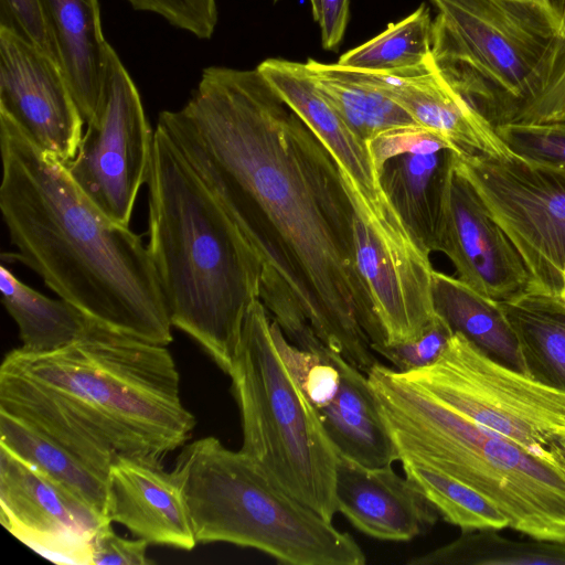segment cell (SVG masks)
I'll return each mask as SVG.
<instances>
[{
    "label": "cell",
    "mask_w": 565,
    "mask_h": 565,
    "mask_svg": "<svg viewBox=\"0 0 565 565\" xmlns=\"http://www.w3.org/2000/svg\"><path fill=\"white\" fill-rule=\"evenodd\" d=\"M339 173L353 211L358 269L385 344L413 340L438 316L430 253L414 238L384 189L370 194Z\"/></svg>",
    "instance_id": "obj_11"
},
{
    "label": "cell",
    "mask_w": 565,
    "mask_h": 565,
    "mask_svg": "<svg viewBox=\"0 0 565 565\" xmlns=\"http://www.w3.org/2000/svg\"><path fill=\"white\" fill-rule=\"evenodd\" d=\"M445 149L427 154H403L380 171L381 184L417 243L436 252L439 195L454 166L455 154Z\"/></svg>",
    "instance_id": "obj_22"
},
{
    "label": "cell",
    "mask_w": 565,
    "mask_h": 565,
    "mask_svg": "<svg viewBox=\"0 0 565 565\" xmlns=\"http://www.w3.org/2000/svg\"><path fill=\"white\" fill-rule=\"evenodd\" d=\"M402 374L456 412L541 457L552 458L550 443L565 436V392L493 360L459 332L434 364Z\"/></svg>",
    "instance_id": "obj_9"
},
{
    "label": "cell",
    "mask_w": 565,
    "mask_h": 565,
    "mask_svg": "<svg viewBox=\"0 0 565 565\" xmlns=\"http://www.w3.org/2000/svg\"><path fill=\"white\" fill-rule=\"evenodd\" d=\"M0 28L14 32L57 61L40 0H0Z\"/></svg>",
    "instance_id": "obj_38"
},
{
    "label": "cell",
    "mask_w": 565,
    "mask_h": 565,
    "mask_svg": "<svg viewBox=\"0 0 565 565\" xmlns=\"http://www.w3.org/2000/svg\"><path fill=\"white\" fill-rule=\"evenodd\" d=\"M106 516L149 544L183 551L198 544L182 491L162 465L115 459L107 475Z\"/></svg>",
    "instance_id": "obj_15"
},
{
    "label": "cell",
    "mask_w": 565,
    "mask_h": 565,
    "mask_svg": "<svg viewBox=\"0 0 565 565\" xmlns=\"http://www.w3.org/2000/svg\"><path fill=\"white\" fill-rule=\"evenodd\" d=\"M132 9L159 15L172 26L207 40L214 34L216 0H125Z\"/></svg>",
    "instance_id": "obj_34"
},
{
    "label": "cell",
    "mask_w": 565,
    "mask_h": 565,
    "mask_svg": "<svg viewBox=\"0 0 565 565\" xmlns=\"http://www.w3.org/2000/svg\"><path fill=\"white\" fill-rule=\"evenodd\" d=\"M0 445L106 516L107 477L21 419L0 411Z\"/></svg>",
    "instance_id": "obj_26"
},
{
    "label": "cell",
    "mask_w": 565,
    "mask_h": 565,
    "mask_svg": "<svg viewBox=\"0 0 565 565\" xmlns=\"http://www.w3.org/2000/svg\"><path fill=\"white\" fill-rule=\"evenodd\" d=\"M454 164L511 238L537 289L565 298V166L465 152Z\"/></svg>",
    "instance_id": "obj_10"
},
{
    "label": "cell",
    "mask_w": 565,
    "mask_h": 565,
    "mask_svg": "<svg viewBox=\"0 0 565 565\" xmlns=\"http://www.w3.org/2000/svg\"><path fill=\"white\" fill-rule=\"evenodd\" d=\"M552 4L561 12L563 10L564 0H550Z\"/></svg>",
    "instance_id": "obj_42"
},
{
    "label": "cell",
    "mask_w": 565,
    "mask_h": 565,
    "mask_svg": "<svg viewBox=\"0 0 565 565\" xmlns=\"http://www.w3.org/2000/svg\"><path fill=\"white\" fill-rule=\"evenodd\" d=\"M57 61L84 121L96 114L111 45L103 33L98 0H40Z\"/></svg>",
    "instance_id": "obj_20"
},
{
    "label": "cell",
    "mask_w": 565,
    "mask_h": 565,
    "mask_svg": "<svg viewBox=\"0 0 565 565\" xmlns=\"http://www.w3.org/2000/svg\"><path fill=\"white\" fill-rule=\"evenodd\" d=\"M405 477L448 523L461 531L500 530L508 518L487 498L458 480L413 461H402Z\"/></svg>",
    "instance_id": "obj_30"
},
{
    "label": "cell",
    "mask_w": 565,
    "mask_h": 565,
    "mask_svg": "<svg viewBox=\"0 0 565 565\" xmlns=\"http://www.w3.org/2000/svg\"><path fill=\"white\" fill-rule=\"evenodd\" d=\"M439 72L494 127L541 89L562 42L550 0H430Z\"/></svg>",
    "instance_id": "obj_7"
},
{
    "label": "cell",
    "mask_w": 565,
    "mask_h": 565,
    "mask_svg": "<svg viewBox=\"0 0 565 565\" xmlns=\"http://www.w3.org/2000/svg\"><path fill=\"white\" fill-rule=\"evenodd\" d=\"M270 327L275 344L306 397L316 409L326 405L334 396L340 381L334 352H309L289 342L273 318Z\"/></svg>",
    "instance_id": "obj_31"
},
{
    "label": "cell",
    "mask_w": 565,
    "mask_h": 565,
    "mask_svg": "<svg viewBox=\"0 0 565 565\" xmlns=\"http://www.w3.org/2000/svg\"><path fill=\"white\" fill-rule=\"evenodd\" d=\"M160 125L239 228L259 299L286 338L365 374L385 339L359 273L353 211L332 156L256 68L205 67Z\"/></svg>",
    "instance_id": "obj_1"
},
{
    "label": "cell",
    "mask_w": 565,
    "mask_h": 565,
    "mask_svg": "<svg viewBox=\"0 0 565 565\" xmlns=\"http://www.w3.org/2000/svg\"><path fill=\"white\" fill-rule=\"evenodd\" d=\"M436 312L454 332H459L493 360L525 373L519 342L500 303L458 277L434 270Z\"/></svg>",
    "instance_id": "obj_23"
},
{
    "label": "cell",
    "mask_w": 565,
    "mask_h": 565,
    "mask_svg": "<svg viewBox=\"0 0 565 565\" xmlns=\"http://www.w3.org/2000/svg\"><path fill=\"white\" fill-rule=\"evenodd\" d=\"M366 148L379 175L388 160L403 154H427L445 149L462 152L439 132L418 124L383 130L366 140Z\"/></svg>",
    "instance_id": "obj_32"
},
{
    "label": "cell",
    "mask_w": 565,
    "mask_h": 565,
    "mask_svg": "<svg viewBox=\"0 0 565 565\" xmlns=\"http://www.w3.org/2000/svg\"><path fill=\"white\" fill-rule=\"evenodd\" d=\"M499 303L518 339L525 374L565 392V298L534 290Z\"/></svg>",
    "instance_id": "obj_24"
},
{
    "label": "cell",
    "mask_w": 565,
    "mask_h": 565,
    "mask_svg": "<svg viewBox=\"0 0 565 565\" xmlns=\"http://www.w3.org/2000/svg\"><path fill=\"white\" fill-rule=\"evenodd\" d=\"M153 134L139 90L111 47L99 107L65 167L87 199L118 224L129 225L148 182Z\"/></svg>",
    "instance_id": "obj_12"
},
{
    "label": "cell",
    "mask_w": 565,
    "mask_h": 565,
    "mask_svg": "<svg viewBox=\"0 0 565 565\" xmlns=\"http://www.w3.org/2000/svg\"><path fill=\"white\" fill-rule=\"evenodd\" d=\"M360 72L418 125L439 132L462 152L493 157L513 153L495 128L445 78L435 61L412 75Z\"/></svg>",
    "instance_id": "obj_17"
},
{
    "label": "cell",
    "mask_w": 565,
    "mask_h": 565,
    "mask_svg": "<svg viewBox=\"0 0 565 565\" xmlns=\"http://www.w3.org/2000/svg\"><path fill=\"white\" fill-rule=\"evenodd\" d=\"M147 184V247L172 327L228 374L249 308L259 299L260 263L158 124Z\"/></svg>",
    "instance_id": "obj_4"
},
{
    "label": "cell",
    "mask_w": 565,
    "mask_h": 565,
    "mask_svg": "<svg viewBox=\"0 0 565 565\" xmlns=\"http://www.w3.org/2000/svg\"><path fill=\"white\" fill-rule=\"evenodd\" d=\"M305 64L324 97L363 141L390 128L417 124L362 72L313 58Z\"/></svg>",
    "instance_id": "obj_27"
},
{
    "label": "cell",
    "mask_w": 565,
    "mask_h": 565,
    "mask_svg": "<svg viewBox=\"0 0 565 565\" xmlns=\"http://www.w3.org/2000/svg\"><path fill=\"white\" fill-rule=\"evenodd\" d=\"M338 512L360 532L382 541L407 542L427 533L438 512L429 500L392 466L366 468L338 457Z\"/></svg>",
    "instance_id": "obj_16"
},
{
    "label": "cell",
    "mask_w": 565,
    "mask_h": 565,
    "mask_svg": "<svg viewBox=\"0 0 565 565\" xmlns=\"http://www.w3.org/2000/svg\"><path fill=\"white\" fill-rule=\"evenodd\" d=\"M409 565H565V542L513 541L495 530H470L452 542L414 556Z\"/></svg>",
    "instance_id": "obj_29"
},
{
    "label": "cell",
    "mask_w": 565,
    "mask_h": 565,
    "mask_svg": "<svg viewBox=\"0 0 565 565\" xmlns=\"http://www.w3.org/2000/svg\"><path fill=\"white\" fill-rule=\"evenodd\" d=\"M270 324L265 306L255 300L228 373L241 414V450L287 493L332 522L338 455L282 360Z\"/></svg>",
    "instance_id": "obj_8"
},
{
    "label": "cell",
    "mask_w": 565,
    "mask_h": 565,
    "mask_svg": "<svg viewBox=\"0 0 565 565\" xmlns=\"http://www.w3.org/2000/svg\"><path fill=\"white\" fill-rule=\"evenodd\" d=\"M0 114L64 164L76 154L85 122L58 62L0 28Z\"/></svg>",
    "instance_id": "obj_14"
},
{
    "label": "cell",
    "mask_w": 565,
    "mask_h": 565,
    "mask_svg": "<svg viewBox=\"0 0 565 565\" xmlns=\"http://www.w3.org/2000/svg\"><path fill=\"white\" fill-rule=\"evenodd\" d=\"M547 449L551 452L553 461L565 473V436L551 441Z\"/></svg>",
    "instance_id": "obj_41"
},
{
    "label": "cell",
    "mask_w": 565,
    "mask_h": 565,
    "mask_svg": "<svg viewBox=\"0 0 565 565\" xmlns=\"http://www.w3.org/2000/svg\"><path fill=\"white\" fill-rule=\"evenodd\" d=\"M2 303L15 321L22 348L29 352H50L85 335L96 320L78 307L60 298L51 299L0 267Z\"/></svg>",
    "instance_id": "obj_25"
},
{
    "label": "cell",
    "mask_w": 565,
    "mask_h": 565,
    "mask_svg": "<svg viewBox=\"0 0 565 565\" xmlns=\"http://www.w3.org/2000/svg\"><path fill=\"white\" fill-rule=\"evenodd\" d=\"M0 521L45 533L94 537L107 518L0 445Z\"/></svg>",
    "instance_id": "obj_19"
},
{
    "label": "cell",
    "mask_w": 565,
    "mask_h": 565,
    "mask_svg": "<svg viewBox=\"0 0 565 565\" xmlns=\"http://www.w3.org/2000/svg\"><path fill=\"white\" fill-rule=\"evenodd\" d=\"M509 124H565V39L541 89Z\"/></svg>",
    "instance_id": "obj_36"
},
{
    "label": "cell",
    "mask_w": 565,
    "mask_h": 565,
    "mask_svg": "<svg viewBox=\"0 0 565 565\" xmlns=\"http://www.w3.org/2000/svg\"><path fill=\"white\" fill-rule=\"evenodd\" d=\"M13 536L55 564L93 565V539L75 533H45L19 526L7 529Z\"/></svg>",
    "instance_id": "obj_37"
},
{
    "label": "cell",
    "mask_w": 565,
    "mask_h": 565,
    "mask_svg": "<svg viewBox=\"0 0 565 565\" xmlns=\"http://www.w3.org/2000/svg\"><path fill=\"white\" fill-rule=\"evenodd\" d=\"M436 252L450 259L462 282L498 302L539 290L515 245L455 164L439 195Z\"/></svg>",
    "instance_id": "obj_13"
},
{
    "label": "cell",
    "mask_w": 565,
    "mask_h": 565,
    "mask_svg": "<svg viewBox=\"0 0 565 565\" xmlns=\"http://www.w3.org/2000/svg\"><path fill=\"white\" fill-rule=\"evenodd\" d=\"M562 31H563V38L565 39V0H564V4H563V10H562Z\"/></svg>",
    "instance_id": "obj_43"
},
{
    "label": "cell",
    "mask_w": 565,
    "mask_h": 565,
    "mask_svg": "<svg viewBox=\"0 0 565 565\" xmlns=\"http://www.w3.org/2000/svg\"><path fill=\"white\" fill-rule=\"evenodd\" d=\"M0 411L36 428L107 477L118 457L162 465L195 417L166 348L97 322L50 352L17 348L0 365Z\"/></svg>",
    "instance_id": "obj_2"
},
{
    "label": "cell",
    "mask_w": 565,
    "mask_h": 565,
    "mask_svg": "<svg viewBox=\"0 0 565 565\" xmlns=\"http://www.w3.org/2000/svg\"><path fill=\"white\" fill-rule=\"evenodd\" d=\"M431 26L430 11L423 3L367 42L343 53L337 63L352 70L396 76L424 71L434 63Z\"/></svg>",
    "instance_id": "obj_28"
},
{
    "label": "cell",
    "mask_w": 565,
    "mask_h": 565,
    "mask_svg": "<svg viewBox=\"0 0 565 565\" xmlns=\"http://www.w3.org/2000/svg\"><path fill=\"white\" fill-rule=\"evenodd\" d=\"M279 0H273L277 2ZM313 20L320 28L322 47L335 51L340 46L350 17V0H309Z\"/></svg>",
    "instance_id": "obj_40"
},
{
    "label": "cell",
    "mask_w": 565,
    "mask_h": 565,
    "mask_svg": "<svg viewBox=\"0 0 565 565\" xmlns=\"http://www.w3.org/2000/svg\"><path fill=\"white\" fill-rule=\"evenodd\" d=\"M366 376L398 461L440 471L493 503L509 526L565 542V473L553 461L450 408L380 362Z\"/></svg>",
    "instance_id": "obj_5"
},
{
    "label": "cell",
    "mask_w": 565,
    "mask_h": 565,
    "mask_svg": "<svg viewBox=\"0 0 565 565\" xmlns=\"http://www.w3.org/2000/svg\"><path fill=\"white\" fill-rule=\"evenodd\" d=\"M281 100L328 149L339 171L370 194L383 190L379 172L363 141L319 89L305 63L266 58L257 65Z\"/></svg>",
    "instance_id": "obj_18"
},
{
    "label": "cell",
    "mask_w": 565,
    "mask_h": 565,
    "mask_svg": "<svg viewBox=\"0 0 565 565\" xmlns=\"http://www.w3.org/2000/svg\"><path fill=\"white\" fill-rule=\"evenodd\" d=\"M455 332L439 315L417 338L394 344H383L374 352L390 361L398 372L420 370L434 364L447 348Z\"/></svg>",
    "instance_id": "obj_35"
},
{
    "label": "cell",
    "mask_w": 565,
    "mask_h": 565,
    "mask_svg": "<svg viewBox=\"0 0 565 565\" xmlns=\"http://www.w3.org/2000/svg\"><path fill=\"white\" fill-rule=\"evenodd\" d=\"M495 130L513 153L532 161L565 166V124H505Z\"/></svg>",
    "instance_id": "obj_33"
},
{
    "label": "cell",
    "mask_w": 565,
    "mask_h": 565,
    "mask_svg": "<svg viewBox=\"0 0 565 565\" xmlns=\"http://www.w3.org/2000/svg\"><path fill=\"white\" fill-rule=\"evenodd\" d=\"M0 210L17 258L115 331L168 345L172 323L142 238L103 214L65 164L0 114Z\"/></svg>",
    "instance_id": "obj_3"
},
{
    "label": "cell",
    "mask_w": 565,
    "mask_h": 565,
    "mask_svg": "<svg viewBox=\"0 0 565 565\" xmlns=\"http://www.w3.org/2000/svg\"><path fill=\"white\" fill-rule=\"evenodd\" d=\"M333 362L340 374L339 386L317 412L338 457L366 468L392 466L399 459L398 451L366 374L338 353Z\"/></svg>",
    "instance_id": "obj_21"
},
{
    "label": "cell",
    "mask_w": 565,
    "mask_h": 565,
    "mask_svg": "<svg viewBox=\"0 0 565 565\" xmlns=\"http://www.w3.org/2000/svg\"><path fill=\"white\" fill-rule=\"evenodd\" d=\"M111 522L104 523L93 537V565H148L149 543L140 537L124 539L117 535Z\"/></svg>",
    "instance_id": "obj_39"
},
{
    "label": "cell",
    "mask_w": 565,
    "mask_h": 565,
    "mask_svg": "<svg viewBox=\"0 0 565 565\" xmlns=\"http://www.w3.org/2000/svg\"><path fill=\"white\" fill-rule=\"evenodd\" d=\"M198 543L225 542L289 565H363L356 541L213 436L184 444L171 470Z\"/></svg>",
    "instance_id": "obj_6"
}]
</instances>
